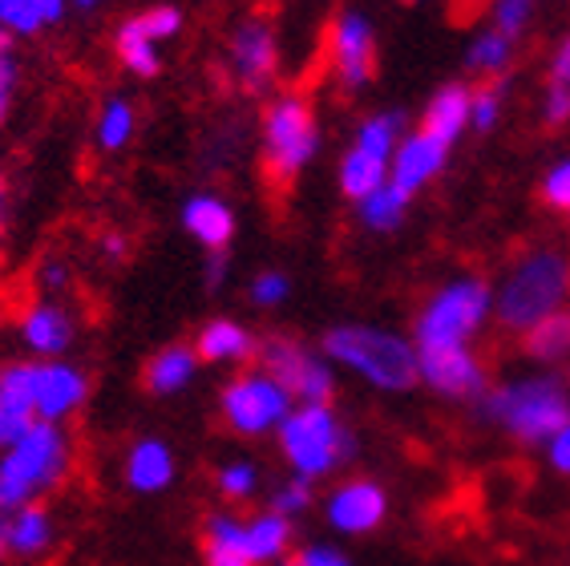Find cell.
<instances>
[{"label": "cell", "instance_id": "31", "mask_svg": "<svg viewBox=\"0 0 570 566\" xmlns=\"http://www.w3.org/2000/svg\"><path fill=\"white\" fill-rule=\"evenodd\" d=\"M465 61H470V69H478V74H485V77H502L505 69H510V61H514V37L498 33V29H485V33H478L470 41Z\"/></svg>", "mask_w": 570, "mask_h": 566}, {"label": "cell", "instance_id": "1", "mask_svg": "<svg viewBox=\"0 0 570 566\" xmlns=\"http://www.w3.org/2000/svg\"><path fill=\"white\" fill-rule=\"evenodd\" d=\"M570 304V255L554 247L527 251L494 287V320L505 332H530L538 320Z\"/></svg>", "mask_w": 570, "mask_h": 566}, {"label": "cell", "instance_id": "13", "mask_svg": "<svg viewBox=\"0 0 570 566\" xmlns=\"http://www.w3.org/2000/svg\"><path fill=\"white\" fill-rule=\"evenodd\" d=\"M89 397L86 372L66 360H33V413L37 421L61 424L73 417Z\"/></svg>", "mask_w": 570, "mask_h": 566}, {"label": "cell", "instance_id": "4", "mask_svg": "<svg viewBox=\"0 0 570 566\" xmlns=\"http://www.w3.org/2000/svg\"><path fill=\"white\" fill-rule=\"evenodd\" d=\"M69 461H73V446H69V433L61 424H29L9 449H0V498H4V514L57 490L69 474Z\"/></svg>", "mask_w": 570, "mask_h": 566}, {"label": "cell", "instance_id": "52", "mask_svg": "<svg viewBox=\"0 0 570 566\" xmlns=\"http://www.w3.org/2000/svg\"><path fill=\"white\" fill-rule=\"evenodd\" d=\"M4 195H9V186H4V175H0V211H4Z\"/></svg>", "mask_w": 570, "mask_h": 566}, {"label": "cell", "instance_id": "25", "mask_svg": "<svg viewBox=\"0 0 570 566\" xmlns=\"http://www.w3.org/2000/svg\"><path fill=\"white\" fill-rule=\"evenodd\" d=\"M522 344H527V357L538 360V364H562V360H570V308L538 320L530 332H522Z\"/></svg>", "mask_w": 570, "mask_h": 566}, {"label": "cell", "instance_id": "39", "mask_svg": "<svg viewBox=\"0 0 570 566\" xmlns=\"http://www.w3.org/2000/svg\"><path fill=\"white\" fill-rule=\"evenodd\" d=\"M138 25H142L154 41L163 45V41H170V37H178V29H183V12H178L175 4H158V9L138 12Z\"/></svg>", "mask_w": 570, "mask_h": 566}, {"label": "cell", "instance_id": "44", "mask_svg": "<svg viewBox=\"0 0 570 566\" xmlns=\"http://www.w3.org/2000/svg\"><path fill=\"white\" fill-rule=\"evenodd\" d=\"M547 461H550V469H554V474L570 478V421L547 441Z\"/></svg>", "mask_w": 570, "mask_h": 566}, {"label": "cell", "instance_id": "49", "mask_svg": "<svg viewBox=\"0 0 570 566\" xmlns=\"http://www.w3.org/2000/svg\"><path fill=\"white\" fill-rule=\"evenodd\" d=\"M41 280L49 283V287H66V283H69V267H66V263H49V267L41 272Z\"/></svg>", "mask_w": 570, "mask_h": 566}, {"label": "cell", "instance_id": "15", "mask_svg": "<svg viewBox=\"0 0 570 566\" xmlns=\"http://www.w3.org/2000/svg\"><path fill=\"white\" fill-rule=\"evenodd\" d=\"M450 150H453V146H445V142L433 138V134H425V130L405 134V138L396 142L393 163H389V183L401 186V191L413 198L421 186H429L433 178L441 175V170H445V163H450Z\"/></svg>", "mask_w": 570, "mask_h": 566}, {"label": "cell", "instance_id": "46", "mask_svg": "<svg viewBox=\"0 0 570 566\" xmlns=\"http://www.w3.org/2000/svg\"><path fill=\"white\" fill-rule=\"evenodd\" d=\"M223 280H227V255H223V251H210V260H207V287H219Z\"/></svg>", "mask_w": 570, "mask_h": 566}, {"label": "cell", "instance_id": "12", "mask_svg": "<svg viewBox=\"0 0 570 566\" xmlns=\"http://www.w3.org/2000/svg\"><path fill=\"white\" fill-rule=\"evenodd\" d=\"M417 381L450 401H482L490 389L485 364L473 349H417Z\"/></svg>", "mask_w": 570, "mask_h": 566}, {"label": "cell", "instance_id": "27", "mask_svg": "<svg viewBox=\"0 0 570 566\" xmlns=\"http://www.w3.org/2000/svg\"><path fill=\"white\" fill-rule=\"evenodd\" d=\"M0 413H9L12 421L33 424V360H12L0 369Z\"/></svg>", "mask_w": 570, "mask_h": 566}, {"label": "cell", "instance_id": "51", "mask_svg": "<svg viewBox=\"0 0 570 566\" xmlns=\"http://www.w3.org/2000/svg\"><path fill=\"white\" fill-rule=\"evenodd\" d=\"M9 558V543H4V526H0V563Z\"/></svg>", "mask_w": 570, "mask_h": 566}, {"label": "cell", "instance_id": "47", "mask_svg": "<svg viewBox=\"0 0 570 566\" xmlns=\"http://www.w3.org/2000/svg\"><path fill=\"white\" fill-rule=\"evenodd\" d=\"M24 429H29V424H21V421H12L9 413H0V449H9L12 441H17V437L24 433Z\"/></svg>", "mask_w": 570, "mask_h": 566}, {"label": "cell", "instance_id": "8", "mask_svg": "<svg viewBox=\"0 0 570 566\" xmlns=\"http://www.w3.org/2000/svg\"><path fill=\"white\" fill-rule=\"evenodd\" d=\"M292 409H296L292 392L264 369H247V372H239V377H230L219 397L223 421H227L230 433H239V437L275 433Z\"/></svg>", "mask_w": 570, "mask_h": 566}, {"label": "cell", "instance_id": "21", "mask_svg": "<svg viewBox=\"0 0 570 566\" xmlns=\"http://www.w3.org/2000/svg\"><path fill=\"white\" fill-rule=\"evenodd\" d=\"M203 563L207 566H255L247 550V518L210 514L203 530Z\"/></svg>", "mask_w": 570, "mask_h": 566}, {"label": "cell", "instance_id": "54", "mask_svg": "<svg viewBox=\"0 0 570 566\" xmlns=\"http://www.w3.org/2000/svg\"><path fill=\"white\" fill-rule=\"evenodd\" d=\"M0 231H4V211H0Z\"/></svg>", "mask_w": 570, "mask_h": 566}, {"label": "cell", "instance_id": "55", "mask_svg": "<svg viewBox=\"0 0 570 566\" xmlns=\"http://www.w3.org/2000/svg\"><path fill=\"white\" fill-rule=\"evenodd\" d=\"M0 514H4V498H0Z\"/></svg>", "mask_w": 570, "mask_h": 566}, {"label": "cell", "instance_id": "2", "mask_svg": "<svg viewBox=\"0 0 570 566\" xmlns=\"http://www.w3.org/2000/svg\"><path fill=\"white\" fill-rule=\"evenodd\" d=\"M478 409H482L485 421L498 424L502 433H510L522 446H547L550 437L570 421V392L559 377L538 372V377L485 389Z\"/></svg>", "mask_w": 570, "mask_h": 566}, {"label": "cell", "instance_id": "43", "mask_svg": "<svg viewBox=\"0 0 570 566\" xmlns=\"http://www.w3.org/2000/svg\"><path fill=\"white\" fill-rule=\"evenodd\" d=\"M292 563H296V566H352L344 550H336V546H324V543L304 546L299 555H292Z\"/></svg>", "mask_w": 570, "mask_h": 566}, {"label": "cell", "instance_id": "28", "mask_svg": "<svg viewBox=\"0 0 570 566\" xmlns=\"http://www.w3.org/2000/svg\"><path fill=\"white\" fill-rule=\"evenodd\" d=\"M114 53H118V61L126 69H130L134 77H154L158 69H163V57H158V41H154V37L146 33L142 25H138V17L121 21L118 41H114Z\"/></svg>", "mask_w": 570, "mask_h": 566}, {"label": "cell", "instance_id": "53", "mask_svg": "<svg viewBox=\"0 0 570 566\" xmlns=\"http://www.w3.org/2000/svg\"><path fill=\"white\" fill-rule=\"evenodd\" d=\"M73 4H81V9H94V4H98V0H73Z\"/></svg>", "mask_w": 570, "mask_h": 566}, {"label": "cell", "instance_id": "26", "mask_svg": "<svg viewBox=\"0 0 570 566\" xmlns=\"http://www.w3.org/2000/svg\"><path fill=\"white\" fill-rule=\"evenodd\" d=\"M389 183V163L376 158V154L361 150V146H348V154L341 158V191L352 198V203H361L368 198L373 191Z\"/></svg>", "mask_w": 570, "mask_h": 566}, {"label": "cell", "instance_id": "3", "mask_svg": "<svg viewBox=\"0 0 570 566\" xmlns=\"http://www.w3.org/2000/svg\"><path fill=\"white\" fill-rule=\"evenodd\" d=\"M320 352L332 364L364 377V381L381 392H405L417 384V344L396 336V332H384V328L336 324L324 332Z\"/></svg>", "mask_w": 570, "mask_h": 566}, {"label": "cell", "instance_id": "45", "mask_svg": "<svg viewBox=\"0 0 570 566\" xmlns=\"http://www.w3.org/2000/svg\"><path fill=\"white\" fill-rule=\"evenodd\" d=\"M98 247H101V255H106V260L118 263V260H126V251H130V243H126V235H121V231H101Z\"/></svg>", "mask_w": 570, "mask_h": 566}, {"label": "cell", "instance_id": "38", "mask_svg": "<svg viewBox=\"0 0 570 566\" xmlns=\"http://www.w3.org/2000/svg\"><path fill=\"white\" fill-rule=\"evenodd\" d=\"M312 498H316V490H312V481L307 478H292L279 486V490L272 494V510L284 514V518H296V514H304L307 506H312Z\"/></svg>", "mask_w": 570, "mask_h": 566}, {"label": "cell", "instance_id": "14", "mask_svg": "<svg viewBox=\"0 0 570 566\" xmlns=\"http://www.w3.org/2000/svg\"><path fill=\"white\" fill-rule=\"evenodd\" d=\"M389 514V494L384 486H376L373 478H348L341 481L336 490L324 501V518H328L332 530L341 534H373Z\"/></svg>", "mask_w": 570, "mask_h": 566}, {"label": "cell", "instance_id": "7", "mask_svg": "<svg viewBox=\"0 0 570 566\" xmlns=\"http://www.w3.org/2000/svg\"><path fill=\"white\" fill-rule=\"evenodd\" d=\"M320 150V126L312 101L284 94L264 109V170L275 186L296 183Z\"/></svg>", "mask_w": 570, "mask_h": 566}, {"label": "cell", "instance_id": "42", "mask_svg": "<svg viewBox=\"0 0 570 566\" xmlns=\"http://www.w3.org/2000/svg\"><path fill=\"white\" fill-rule=\"evenodd\" d=\"M17 86H21V66H17V57H0V126L9 118L12 98H17Z\"/></svg>", "mask_w": 570, "mask_h": 566}, {"label": "cell", "instance_id": "34", "mask_svg": "<svg viewBox=\"0 0 570 566\" xmlns=\"http://www.w3.org/2000/svg\"><path fill=\"white\" fill-rule=\"evenodd\" d=\"M215 486H219V494L227 501H247L259 490V469H255L252 461H227V466H219V474H215Z\"/></svg>", "mask_w": 570, "mask_h": 566}, {"label": "cell", "instance_id": "29", "mask_svg": "<svg viewBox=\"0 0 570 566\" xmlns=\"http://www.w3.org/2000/svg\"><path fill=\"white\" fill-rule=\"evenodd\" d=\"M542 121H547V126H567L570 121V37H562V41L554 45V53H550Z\"/></svg>", "mask_w": 570, "mask_h": 566}, {"label": "cell", "instance_id": "37", "mask_svg": "<svg viewBox=\"0 0 570 566\" xmlns=\"http://www.w3.org/2000/svg\"><path fill=\"white\" fill-rule=\"evenodd\" d=\"M502 118V86H478L470 101V130H494Z\"/></svg>", "mask_w": 570, "mask_h": 566}, {"label": "cell", "instance_id": "35", "mask_svg": "<svg viewBox=\"0 0 570 566\" xmlns=\"http://www.w3.org/2000/svg\"><path fill=\"white\" fill-rule=\"evenodd\" d=\"M0 29L12 37H33L45 29L37 0H0Z\"/></svg>", "mask_w": 570, "mask_h": 566}, {"label": "cell", "instance_id": "23", "mask_svg": "<svg viewBox=\"0 0 570 566\" xmlns=\"http://www.w3.org/2000/svg\"><path fill=\"white\" fill-rule=\"evenodd\" d=\"M195 372H198V352L190 344H170V349H163L146 364V392H154V397H175V392H183L195 381Z\"/></svg>", "mask_w": 570, "mask_h": 566}, {"label": "cell", "instance_id": "6", "mask_svg": "<svg viewBox=\"0 0 570 566\" xmlns=\"http://www.w3.org/2000/svg\"><path fill=\"white\" fill-rule=\"evenodd\" d=\"M494 320V287L478 275H458L429 295L417 312V349H470V340Z\"/></svg>", "mask_w": 570, "mask_h": 566}, {"label": "cell", "instance_id": "20", "mask_svg": "<svg viewBox=\"0 0 570 566\" xmlns=\"http://www.w3.org/2000/svg\"><path fill=\"white\" fill-rule=\"evenodd\" d=\"M183 227L207 251H227L230 235H235V211L215 195H195L183 207Z\"/></svg>", "mask_w": 570, "mask_h": 566}, {"label": "cell", "instance_id": "16", "mask_svg": "<svg viewBox=\"0 0 570 566\" xmlns=\"http://www.w3.org/2000/svg\"><path fill=\"white\" fill-rule=\"evenodd\" d=\"M21 340L41 360H61L73 344V316L61 304H33L21 316Z\"/></svg>", "mask_w": 570, "mask_h": 566}, {"label": "cell", "instance_id": "48", "mask_svg": "<svg viewBox=\"0 0 570 566\" xmlns=\"http://www.w3.org/2000/svg\"><path fill=\"white\" fill-rule=\"evenodd\" d=\"M37 9H41L45 25H57V21H61V17H66L69 0H37Z\"/></svg>", "mask_w": 570, "mask_h": 566}, {"label": "cell", "instance_id": "18", "mask_svg": "<svg viewBox=\"0 0 570 566\" xmlns=\"http://www.w3.org/2000/svg\"><path fill=\"white\" fill-rule=\"evenodd\" d=\"M0 526H4L9 555L17 558H37L53 546V518H49V510H45L41 501H29V506L0 514Z\"/></svg>", "mask_w": 570, "mask_h": 566}, {"label": "cell", "instance_id": "22", "mask_svg": "<svg viewBox=\"0 0 570 566\" xmlns=\"http://www.w3.org/2000/svg\"><path fill=\"white\" fill-rule=\"evenodd\" d=\"M195 352L198 360H210V364H239V360H252L259 352V344H255V336L239 320H210L198 332Z\"/></svg>", "mask_w": 570, "mask_h": 566}, {"label": "cell", "instance_id": "17", "mask_svg": "<svg viewBox=\"0 0 570 566\" xmlns=\"http://www.w3.org/2000/svg\"><path fill=\"white\" fill-rule=\"evenodd\" d=\"M175 453L158 437H142L134 441L126 453V486L134 494H163L175 481Z\"/></svg>", "mask_w": 570, "mask_h": 566}, {"label": "cell", "instance_id": "33", "mask_svg": "<svg viewBox=\"0 0 570 566\" xmlns=\"http://www.w3.org/2000/svg\"><path fill=\"white\" fill-rule=\"evenodd\" d=\"M396 142H401V114H373V118L364 121L361 130H356V142L352 146H361V150L376 154L384 163H393L396 154Z\"/></svg>", "mask_w": 570, "mask_h": 566}, {"label": "cell", "instance_id": "40", "mask_svg": "<svg viewBox=\"0 0 570 566\" xmlns=\"http://www.w3.org/2000/svg\"><path fill=\"white\" fill-rule=\"evenodd\" d=\"M292 295V280L284 272H264L252 283V304L255 308H279Z\"/></svg>", "mask_w": 570, "mask_h": 566}, {"label": "cell", "instance_id": "36", "mask_svg": "<svg viewBox=\"0 0 570 566\" xmlns=\"http://www.w3.org/2000/svg\"><path fill=\"white\" fill-rule=\"evenodd\" d=\"M538 195L547 203L550 211H559V215H570V158L554 163L542 175V186H538Z\"/></svg>", "mask_w": 570, "mask_h": 566}, {"label": "cell", "instance_id": "32", "mask_svg": "<svg viewBox=\"0 0 570 566\" xmlns=\"http://www.w3.org/2000/svg\"><path fill=\"white\" fill-rule=\"evenodd\" d=\"M134 121H138V118H134L130 101H121V98L106 101V106H101V114H98V126H94L101 150H106V154L121 150V146L134 138Z\"/></svg>", "mask_w": 570, "mask_h": 566}, {"label": "cell", "instance_id": "41", "mask_svg": "<svg viewBox=\"0 0 570 566\" xmlns=\"http://www.w3.org/2000/svg\"><path fill=\"white\" fill-rule=\"evenodd\" d=\"M530 21V0H494V29L505 37H514L527 29Z\"/></svg>", "mask_w": 570, "mask_h": 566}, {"label": "cell", "instance_id": "10", "mask_svg": "<svg viewBox=\"0 0 570 566\" xmlns=\"http://www.w3.org/2000/svg\"><path fill=\"white\" fill-rule=\"evenodd\" d=\"M227 74L243 94H264L279 77V41L267 17H247L227 41Z\"/></svg>", "mask_w": 570, "mask_h": 566}, {"label": "cell", "instance_id": "30", "mask_svg": "<svg viewBox=\"0 0 570 566\" xmlns=\"http://www.w3.org/2000/svg\"><path fill=\"white\" fill-rule=\"evenodd\" d=\"M356 207H361V218H364V227L368 231H396L409 215V195L401 191V186L384 183L381 191H373L368 198H361Z\"/></svg>", "mask_w": 570, "mask_h": 566}, {"label": "cell", "instance_id": "5", "mask_svg": "<svg viewBox=\"0 0 570 566\" xmlns=\"http://www.w3.org/2000/svg\"><path fill=\"white\" fill-rule=\"evenodd\" d=\"M275 437L292 474L307 481L328 478L356 453V437L344 429L332 404H296L275 429Z\"/></svg>", "mask_w": 570, "mask_h": 566}, {"label": "cell", "instance_id": "9", "mask_svg": "<svg viewBox=\"0 0 570 566\" xmlns=\"http://www.w3.org/2000/svg\"><path fill=\"white\" fill-rule=\"evenodd\" d=\"M259 369L272 372L275 381L292 392L296 404H328L336 392V372L324 352H312L292 336H272L259 344Z\"/></svg>", "mask_w": 570, "mask_h": 566}, {"label": "cell", "instance_id": "19", "mask_svg": "<svg viewBox=\"0 0 570 566\" xmlns=\"http://www.w3.org/2000/svg\"><path fill=\"white\" fill-rule=\"evenodd\" d=\"M470 101H473V89L470 86H441L425 106V118H421V130L441 138L445 146L461 138V134L470 130Z\"/></svg>", "mask_w": 570, "mask_h": 566}, {"label": "cell", "instance_id": "11", "mask_svg": "<svg viewBox=\"0 0 570 566\" xmlns=\"http://www.w3.org/2000/svg\"><path fill=\"white\" fill-rule=\"evenodd\" d=\"M328 66L344 94H356V89H364L376 77V33L364 12L348 9L332 21Z\"/></svg>", "mask_w": 570, "mask_h": 566}, {"label": "cell", "instance_id": "50", "mask_svg": "<svg viewBox=\"0 0 570 566\" xmlns=\"http://www.w3.org/2000/svg\"><path fill=\"white\" fill-rule=\"evenodd\" d=\"M9 53H12V33L0 29V57H9Z\"/></svg>", "mask_w": 570, "mask_h": 566}, {"label": "cell", "instance_id": "24", "mask_svg": "<svg viewBox=\"0 0 570 566\" xmlns=\"http://www.w3.org/2000/svg\"><path fill=\"white\" fill-rule=\"evenodd\" d=\"M287 546H292V518L275 510H264L247 518V550H252V563H284Z\"/></svg>", "mask_w": 570, "mask_h": 566}]
</instances>
